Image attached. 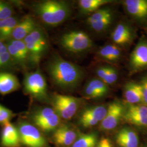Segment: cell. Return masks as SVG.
I'll use <instances>...</instances> for the list:
<instances>
[{
	"label": "cell",
	"instance_id": "3",
	"mask_svg": "<svg viewBox=\"0 0 147 147\" xmlns=\"http://www.w3.org/2000/svg\"><path fill=\"white\" fill-rule=\"evenodd\" d=\"M23 40L28 52L29 62L33 65H37L49 46L45 33L38 27Z\"/></svg>",
	"mask_w": 147,
	"mask_h": 147
},
{
	"label": "cell",
	"instance_id": "25",
	"mask_svg": "<svg viewBox=\"0 0 147 147\" xmlns=\"http://www.w3.org/2000/svg\"><path fill=\"white\" fill-rule=\"evenodd\" d=\"M15 67L5 42L0 40V71Z\"/></svg>",
	"mask_w": 147,
	"mask_h": 147
},
{
	"label": "cell",
	"instance_id": "5",
	"mask_svg": "<svg viewBox=\"0 0 147 147\" xmlns=\"http://www.w3.org/2000/svg\"><path fill=\"white\" fill-rule=\"evenodd\" d=\"M23 86L25 92L34 98L43 99L47 95V81L39 69L25 75Z\"/></svg>",
	"mask_w": 147,
	"mask_h": 147
},
{
	"label": "cell",
	"instance_id": "13",
	"mask_svg": "<svg viewBox=\"0 0 147 147\" xmlns=\"http://www.w3.org/2000/svg\"><path fill=\"white\" fill-rule=\"evenodd\" d=\"M20 138L18 129L10 121L3 125L1 134V144L5 147H19Z\"/></svg>",
	"mask_w": 147,
	"mask_h": 147
},
{
	"label": "cell",
	"instance_id": "21",
	"mask_svg": "<svg viewBox=\"0 0 147 147\" xmlns=\"http://www.w3.org/2000/svg\"><path fill=\"white\" fill-rule=\"evenodd\" d=\"M111 0H80L79 5L81 11L86 13H93L100 7L111 3Z\"/></svg>",
	"mask_w": 147,
	"mask_h": 147
},
{
	"label": "cell",
	"instance_id": "18",
	"mask_svg": "<svg viewBox=\"0 0 147 147\" xmlns=\"http://www.w3.org/2000/svg\"><path fill=\"white\" fill-rule=\"evenodd\" d=\"M116 142L121 147H138V137L136 132L124 127L118 132Z\"/></svg>",
	"mask_w": 147,
	"mask_h": 147
},
{
	"label": "cell",
	"instance_id": "19",
	"mask_svg": "<svg viewBox=\"0 0 147 147\" xmlns=\"http://www.w3.org/2000/svg\"><path fill=\"white\" fill-rule=\"evenodd\" d=\"M124 96L129 104H137L143 102L142 87L140 84L127 83L124 88Z\"/></svg>",
	"mask_w": 147,
	"mask_h": 147
},
{
	"label": "cell",
	"instance_id": "8",
	"mask_svg": "<svg viewBox=\"0 0 147 147\" xmlns=\"http://www.w3.org/2000/svg\"><path fill=\"white\" fill-rule=\"evenodd\" d=\"M34 123L44 131H51L58 127L60 117L53 109L42 108L37 111L32 116Z\"/></svg>",
	"mask_w": 147,
	"mask_h": 147
},
{
	"label": "cell",
	"instance_id": "11",
	"mask_svg": "<svg viewBox=\"0 0 147 147\" xmlns=\"http://www.w3.org/2000/svg\"><path fill=\"white\" fill-rule=\"evenodd\" d=\"M130 68L134 71L147 67V42L141 41L131 53Z\"/></svg>",
	"mask_w": 147,
	"mask_h": 147
},
{
	"label": "cell",
	"instance_id": "37",
	"mask_svg": "<svg viewBox=\"0 0 147 147\" xmlns=\"http://www.w3.org/2000/svg\"><path fill=\"white\" fill-rule=\"evenodd\" d=\"M96 147H112V145L109 139L103 138L98 143Z\"/></svg>",
	"mask_w": 147,
	"mask_h": 147
},
{
	"label": "cell",
	"instance_id": "4",
	"mask_svg": "<svg viewBox=\"0 0 147 147\" xmlns=\"http://www.w3.org/2000/svg\"><path fill=\"white\" fill-rule=\"evenodd\" d=\"M61 45L70 52L84 51L92 47L93 42L84 32L73 31L64 34L60 39Z\"/></svg>",
	"mask_w": 147,
	"mask_h": 147
},
{
	"label": "cell",
	"instance_id": "31",
	"mask_svg": "<svg viewBox=\"0 0 147 147\" xmlns=\"http://www.w3.org/2000/svg\"><path fill=\"white\" fill-rule=\"evenodd\" d=\"M14 114L11 111L0 104V124L4 125L9 122Z\"/></svg>",
	"mask_w": 147,
	"mask_h": 147
},
{
	"label": "cell",
	"instance_id": "7",
	"mask_svg": "<svg viewBox=\"0 0 147 147\" xmlns=\"http://www.w3.org/2000/svg\"><path fill=\"white\" fill-rule=\"evenodd\" d=\"M53 109L58 116L68 120L76 114L79 105L78 100L73 96L56 94L53 98Z\"/></svg>",
	"mask_w": 147,
	"mask_h": 147
},
{
	"label": "cell",
	"instance_id": "26",
	"mask_svg": "<svg viewBox=\"0 0 147 147\" xmlns=\"http://www.w3.org/2000/svg\"><path fill=\"white\" fill-rule=\"evenodd\" d=\"M86 87L93 90L99 97L101 98L107 94L109 91L108 84H105L104 81L99 79H94L91 80L86 84Z\"/></svg>",
	"mask_w": 147,
	"mask_h": 147
},
{
	"label": "cell",
	"instance_id": "32",
	"mask_svg": "<svg viewBox=\"0 0 147 147\" xmlns=\"http://www.w3.org/2000/svg\"><path fill=\"white\" fill-rule=\"evenodd\" d=\"M125 121L127 122L139 126H147V116H140V117H124Z\"/></svg>",
	"mask_w": 147,
	"mask_h": 147
},
{
	"label": "cell",
	"instance_id": "20",
	"mask_svg": "<svg viewBox=\"0 0 147 147\" xmlns=\"http://www.w3.org/2000/svg\"><path fill=\"white\" fill-rule=\"evenodd\" d=\"M19 21V20L13 16L0 20V40L5 42L11 39L12 33Z\"/></svg>",
	"mask_w": 147,
	"mask_h": 147
},
{
	"label": "cell",
	"instance_id": "12",
	"mask_svg": "<svg viewBox=\"0 0 147 147\" xmlns=\"http://www.w3.org/2000/svg\"><path fill=\"white\" fill-rule=\"evenodd\" d=\"M37 27L38 26L34 19L31 16H25L19 21L12 33L11 39L23 40Z\"/></svg>",
	"mask_w": 147,
	"mask_h": 147
},
{
	"label": "cell",
	"instance_id": "36",
	"mask_svg": "<svg viewBox=\"0 0 147 147\" xmlns=\"http://www.w3.org/2000/svg\"><path fill=\"white\" fill-rule=\"evenodd\" d=\"M107 73V67H101L97 69L96 74L99 78L102 81H104Z\"/></svg>",
	"mask_w": 147,
	"mask_h": 147
},
{
	"label": "cell",
	"instance_id": "9",
	"mask_svg": "<svg viewBox=\"0 0 147 147\" xmlns=\"http://www.w3.org/2000/svg\"><path fill=\"white\" fill-rule=\"evenodd\" d=\"M5 42L14 67L26 68L30 63L29 56L24 40L9 39Z\"/></svg>",
	"mask_w": 147,
	"mask_h": 147
},
{
	"label": "cell",
	"instance_id": "22",
	"mask_svg": "<svg viewBox=\"0 0 147 147\" xmlns=\"http://www.w3.org/2000/svg\"><path fill=\"white\" fill-rule=\"evenodd\" d=\"M107 110V107L104 106H95L86 109L82 113L81 117L89 118L100 122L104 119Z\"/></svg>",
	"mask_w": 147,
	"mask_h": 147
},
{
	"label": "cell",
	"instance_id": "27",
	"mask_svg": "<svg viewBox=\"0 0 147 147\" xmlns=\"http://www.w3.org/2000/svg\"><path fill=\"white\" fill-rule=\"evenodd\" d=\"M147 116V106L138 104H128L125 109L124 117Z\"/></svg>",
	"mask_w": 147,
	"mask_h": 147
},
{
	"label": "cell",
	"instance_id": "10",
	"mask_svg": "<svg viewBox=\"0 0 147 147\" xmlns=\"http://www.w3.org/2000/svg\"><path fill=\"white\" fill-rule=\"evenodd\" d=\"M125 108L118 101L111 102L107 107L104 119L101 121L100 127L103 130H111L118 125L124 117Z\"/></svg>",
	"mask_w": 147,
	"mask_h": 147
},
{
	"label": "cell",
	"instance_id": "1",
	"mask_svg": "<svg viewBox=\"0 0 147 147\" xmlns=\"http://www.w3.org/2000/svg\"><path fill=\"white\" fill-rule=\"evenodd\" d=\"M47 71L54 84L63 89H70L79 84L83 76L82 70L76 64L55 56L49 62Z\"/></svg>",
	"mask_w": 147,
	"mask_h": 147
},
{
	"label": "cell",
	"instance_id": "15",
	"mask_svg": "<svg viewBox=\"0 0 147 147\" xmlns=\"http://www.w3.org/2000/svg\"><path fill=\"white\" fill-rule=\"evenodd\" d=\"M20 84L16 75L5 71L0 72V94L6 95L20 87Z\"/></svg>",
	"mask_w": 147,
	"mask_h": 147
},
{
	"label": "cell",
	"instance_id": "33",
	"mask_svg": "<svg viewBox=\"0 0 147 147\" xmlns=\"http://www.w3.org/2000/svg\"><path fill=\"white\" fill-rule=\"evenodd\" d=\"M118 78V73L116 69L107 67V73L104 82L107 84H111L115 83Z\"/></svg>",
	"mask_w": 147,
	"mask_h": 147
},
{
	"label": "cell",
	"instance_id": "29",
	"mask_svg": "<svg viewBox=\"0 0 147 147\" xmlns=\"http://www.w3.org/2000/svg\"><path fill=\"white\" fill-rule=\"evenodd\" d=\"M113 15L109 16L102 19L101 21L89 25L92 30L96 32H102L110 26L113 20Z\"/></svg>",
	"mask_w": 147,
	"mask_h": 147
},
{
	"label": "cell",
	"instance_id": "28",
	"mask_svg": "<svg viewBox=\"0 0 147 147\" xmlns=\"http://www.w3.org/2000/svg\"><path fill=\"white\" fill-rule=\"evenodd\" d=\"M111 15H113V12L110 8H100L89 16L87 19V22L89 26L92 24L101 21L105 18Z\"/></svg>",
	"mask_w": 147,
	"mask_h": 147
},
{
	"label": "cell",
	"instance_id": "35",
	"mask_svg": "<svg viewBox=\"0 0 147 147\" xmlns=\"http://www.w3.org/2000/svg\"><path fill=\"white\" fill-rule=\"evenodd\" d=\"M140 84L142 87L143 102L147 106V76L143 78Z\"/></svg>",
	"mask_w": 147,
	"mask_h": 147
},
{
	"label": "cell",
	"instance_id": "16",
	"mask_svg": "<svg viewBox=\"0 0 147 147\" xmlns=\"http://www.w3.org/2000/svg\"><path fill=\"white\" fill-rule=\"evenodd\" d=\"M111 38L117 45L121 46L127 45L131 41L132 38L131 29L125 24H119L112 32Z\"/></svg>",
	"mask_w": 147,
	"mask_h": 147
},
{
	"label": "cell",
	"instance_id": "30",
	"mask_svg": "<svg viewBox=\"0 0 147 147\" xmlns=\"http://www.w3.org/2000/svg\"><path fill=\"white\" fill-rule=\"evenodd\" d=\"M13 13V7L9 3L0 1V20L12 16Z\"/></svg>",
	"mask_w": 147,
	"mask_h": 147
},
{
	"label": "cell",
	"instance_id": "14",
	"mask_svg": "<svg viewBox=\"0 0 147 147\" xmlns=\"http://www.w3.org/2000/svg\"><path fill=\"white\" fill-rule=\"evenodd\" d=\"M53 140L59 146L68 147L73 145L77 139V135L72 129L67 125L58 127L53 134Z\"/></svg>",
	"mask_w": 147,
	"mask_h": 147
},
{
	"label": "cell",
	"instance_id": "17",
	"mask_svg": "<svg viewBox=\"0 0 147 147\" xmlns=\"http://www.w3.org/2000/svg\"><path fill=\"white\" fill-rule=\"evenodd\" d=\"M124 5L127 12L137 19L147 18V0H125Z\"/></svg>",
	"mask_w": 147,
	"mask_h": 147
},
{
	"label": "cell",
	"instance_id": "34",
	"mask_svg": "<svg viewBox=\"0 0 147 147\" xmlns=\"http://www.w3.org/2000/svg\"><path fill=\"white\" fill-rule=\"evenodd\" d=\"M80 123L82 125L86 127H90L95 126L98 124V121L89 118L80 117Z\"/></svg>",
	"mask_w": 147,
	"mask_h": 147
},
{
	"label": "cell",
	"instance_id": "2",
	"mask_svg": "<svg viewBox=\"0 0 147 147\" xmlns=\"http://www.w3.org/2000/svg\"><path fill=\"white\" fill-rule=\"evenodd\" d=\"M42 21L49 26H56L67 19L70 14V7L65 1L47 0L33 5Z\"/></svg>",
	"mask_w": 147,
	"mask_h": 147
},
{
	"label": "cell",
	"instance_id": "24",
	"mask_svg": "<svg viewBox=\"0 0 147 147\" xmlns=\"http://www.w3.org/2000/svg\"><path fill=\"white\" fill-rule=\"evenodd\" d=\"M98 144V136L95 133L81 135L72 145V147H95Z\"/></svg>",
	"mask_w": 147,
	"mask_h": 147
},
{
	"label": "cell",
	"instance_id": "23",
	"mask_svg": "<svg viewBox=\"0 0 147 147\" xmlns=\"http://www.w3.org/2000/svg\"><path fill=\"white\" fill-rule=\"evenodd\" d=\"M99 55L105 60L116 61L120 58L121 50L114 44H109L102 47L99 50Z\"/></svg>",
	"mask_w": 147,
	"mask_h": 147
},
{
	"label": "cell",
	"instance_id": "6",
	"mask_svg": "<svg viewBox=\"0 0 147 147\" xmlns=\"http://www.w3.org/2000/svg\"><path fill=\"white\" fill-rule=\"evenodd\" d=\"M18 131L21 143L27 147H45L46 141L37 127L27 122L19 124Z\"/></svg>",
	"mask_w": 147,
	"mask_h": 147
}]
</instances>
